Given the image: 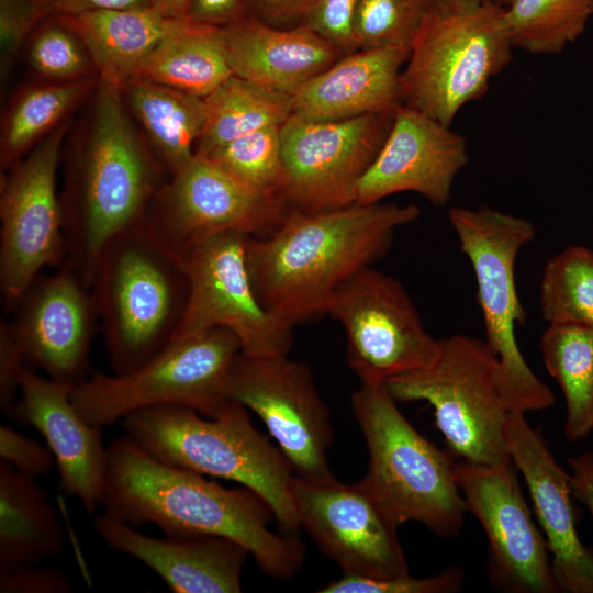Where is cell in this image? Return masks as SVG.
Listing matches in <instances>:
<instances>
[{"mask_svg":"<svg viewBox=\"0 0 593 593\" xmlns=\"http://www.w3.org/2000/svg\"><path fill=\"white\" fill-rule=\"evenodd\" d=\"M102 505L133 526L154 524L168 537L231 539L278 580L291 579L304 563L305 546L268 528L275 514L257 493L245 486L227 489L163 462L126 435L108 446Z\"/></svg>","mask_w":593,"mask_h":593,"instance_id":"6da1fadb","label":"cell"},{"mask_svg":"<svg viewBox=\"0 0 593 593\" xmlns=\"http://www.w3.org/2000/svg\"><path fill=\"white\" fill-rule=\"evenodd\" d=\"M90 101L67 150L59 194L63 266L89 289L105 246L145 221L170 177L136 128L120 90L99 79Z\"/></svg>","mask_w":593,"mask_h":593,"instance_id":"7a4b0ae2","label":"cell"},{"mask_svg":"<svg viewBox=\"0 0 593 593\" xmlns=\"http://www.w3.org/2000/svg\"><path fill=\"white\" fill-rule=\"evenodd\" d=\"M419 214L415 204L382 201L290 209L269 235L249 237L247 266L258 300L293 327L325 314L336 290L382 258L395 231Z\"/></svg>","mask_w":593,"mask_h":593,"instance_id":"3957f363","label":"cell"},{"mask_svg":"<svg viewBox=\"0 0 593 593\" xmlns=\"http://www.w3.org/2000/svg\"><path fill=\"white\" fill-rule=\"evenodd\" d=\"M126 436L154 458L202 475L227 479L261 496L286 533L301 527L292 496L294 470L232 402L215 417L180 405H159L122 419Z\"/></svg>","mask_w":593,"mask_h":593,"instance_id":"277c9868","label":"cell"},{"mask_svg":"<svg viewBox=\"0 0 593 593\" xmlns=\"http://www.w3.org/2000/svg\"><path fill=\"white\" fill-rule=\"evenodd\" d=\"M113 373L130 372L169 345L182 320V257L143 222L103 249L90 287Z\"/></svg>","mask_w":593,"mask_h":593,"instance_id":"5b68a950","label":"cell"},{"mask_svg":"<svg viewBox=\"0 0 593 593\" xmlns=\"http://www.w3.org/2000/svg\"><path fill=\"white\" fill-rule=\"evenodd\" d=\"M351 410L369 452L361 479L398 524L416 522L440 537L457 536L468 512L455 480L457 458L405 418L384 384L361 383Z\"/></svg>","mask_w":593,"mask_h":593,"instance_id":"8992f818","label":"cell"},{"mask_svg":"<svg viewBox=\"0 0 593 593\" xmlns=\"http://www.w3.org/2000/svg\"><path fill=\"white\" fill-rule=\"evenodd\" d=\"M513 48L504 7L434 0L401 72L402 105L450 125L508 66Z\"/></svg>","mask_w":593,"mask_h":593,"instance_id":"52a82bcc","label":"cell"},{"mask_svg":"<svg viewBox=\"0 0 593 593\" xmlns=\"http://www.w3.org/2000/svg\"><path fill=\"white\" fill-rule=\"evenodd\" d=\"M462 253L477 280V299L485 329V344L497 360V384L512 412L525 414L555 404L551 390L532 371L515 336L525 324L515 264L522 247L536 236L527 219L489 206H454L448 211Z\"/></svg>","mask_w":593,"mask_h":593,"instance_id":"ba28073f","label":"cell"},{"mask_svg":"<svg viewBox=\"0 0 593 593\" xmlns=\"http://www.w3.org/2000/svg\"><path fill=\"white\" fill-rule=\"evenodd\" d=\"M242 351L238 338L216 327L178 338L126 373H93L74 385L71 400L90 424L104 427L153 406L180 405L215 417L233 401L230 369Z\"/></svg>","mask_w":593,"mask_h":593,"instance_id":"9c48e42d","label":"cell"},{"mask_svg":"<svg viewBox=\"0 0 593 593\" xmlns=\"http://www.w3.org/2000/svg\"><path fill=\"white\" fill-rule=\"evenodd\" d=\"M497 360L484 340L457 334L440 339L424 369L384 383L396 402L426 401L448 450L460 460L493 466L510 458L512 412L497 384Z\"/></svg>","mask_w":593,"mask_h":593,"instance_id":"30bf717a","label":"cell"},{"mask_svg":"<svg viewBox=\"0 0 593 593\" xmlns=\"http://www.w3.org/2000/svg\"><path fill=\"white\" fill-rule=\"evenodd\" d=\"M69 125L64 122L1 176L0 291L7 311L43 269L65 261L56 174Z\"/></svg>","mask_w":593,"mask_h":593,"instance_id":"8fae6325","label":"cell"},{"mask_svg":"<svg viewBox=\"0 0 593 593\" xmlns=\"http://www.w3.org/2000/svg\"><path fill=\"white\" fill-rule=\"evenodd\" d=\"M325 314L343 326L347 362L361 383L384 384L437 357L440 339L427 332L402 283L373 266L345 281Z\"/></svg>","mask_w":593,"mask_h":593,"instance_id":"7c38bea8","label":"cell"},{"mask_svg":"<svg viewBox=\"0 0 593 593\" xmlns=\"http://www.w3.org/2000/svg\"><path fill=\"white\" fill-rule=\"evenodd\" d=\"M250 236L223 233L194 245L181 256L189 292L172 340L223 327L238 338L243 353L288 355L293 326L267 311L257 298L246 257Z\"/></svg>","mask_w":593,"mask_h":593,"instance_id":"4fadbf2b","label":"cell"},{"mask_svg":"<svg viewBox=\"0 0 593 593\" xmlns=\"http://www.w3.org/2000/svg\"><path fill=\"white\" fill-rule=\"evenodd\" d=\"M289 206L194 155L155 195L144 223L182 256L194 245L228 232L264 237L282 222Z\"/></svg>","mask_w":593,"mask_h":593,"instance_id":"5bb4252c","label":"cell"},{"mask_svg":"<svg viewBox=\"0 0 593 593\" xmlns=\"http://www.w3.org/2000/svg\"><path fill=\"white\" fill-rule=\"evenodd\" d=\"M226 393L258 415L295 475H333L327 462L333 441L331 413L305 363L288 355L255 356L240 351L230 369Z\"/></svg>","mask_w":593,"mask_h":593,"instance_id":"9a60e30c","label":"cell"},{"mask_svg":"<svg viewBox=\"0 0 593 593\" xmlns=\"http://www.w3.org/2000/svg\"><path fill=\"white\" fill-rule=\"evenodd\" d=\"M393 114L337 121L292 114L280 127V197L289 209L315 212L354 203L356 186L382 147Z\"/></svg>","mask_w":593,"mask_h":593,"instance_id":"2e32d148","label":"cell"},{"mask_svg":"<svg viewBox=\"0 0 593 593\" xmlns=\"http://www.w3.org/2000/svg\"><path fill=\"white\" fill-rule=\"evenodd\" d=\"M292 496L301 527L343 573L380 580L410 575L399 524L362 480L294 474Z\"/></svg>","mask_w":593,"mask_h":593,"instance_id":"e0dca14e","label":"cell"},{"mask_svg":"<svg viewBox=\"0 0 593 593\" xmlns=\"http://www.w3.org/2000/svg\"><path fill=\"white\" fill-rule=\"evenodd\" d=\"M510 458L493 466L457 459L455 480L467 510L489 542L493 589L508 593H557L545 536L535 524Z\"/></svg>","mask_w":593,"mask_h":593,"instance_id":"ac0fdd59","label":"cell"},{"mask_svg":"<svg viewBox=\"0 0 593 593\" xmlns=\"http://www.w3.org/2000/svg\"><path fill=\"white\" fill-rule=\"evenodd\" d=\"M13 311L10 325L27 365L66 383L87 378L99 318L91 290L75 271L61 266L40 275Z\"/></svg>","mask_w":593,"mask_h":593,"instance_id":"d6986e66","label":"cell"},{"mask_svg":"<svg viewBox=\"0 0 593 593\" xmlns=\"http://www.w3.org/2000/svg\"><path fill=\"white\" fill-rule=\"evenodd\" d=\"M467 164L462 135L423 112L400 105L376 159L356 186L354 203H376L395 193L415 192L443 206Z\"/></svg>","mask_w":593,"mask_h":593,"instance_id":"ffe728a7","label":"cell"},{"mask_svg":"<svg viewBox=\"0 0 593 593\" xmlns=\"http://www.w3.org/2000/svg\"><path fill=\"white\" fill-rule=\"evenodd\" d=\"M506 443L544 532L558 592L593 593V548L577 530L569 473L523 413H510Z\"/></svg>","mask_w":593,"mask_h":593,"instance_id":"44dd1931","label":"cell"},{"mask_svg":"<svg viewBox=\"0 0 593 593\" xmlns=\"http://www.w3.org/2000/svg\"><path fill=\"white\" fill-rule=\"evenodd\" d=\"M74 385L25 368L12 417L33 426L44 437L54 456L61 488L92 514L102 505L108 447L102 441V427L88 423L75 407Z\"/></svg>","mask_w":593,"mask_h":593,"instance_id":"7402d4cb","label":"cell"},{"mask_svg":"<svg viewBox=\"0 0 593 593\" xmlns=\"http://www.w3.org/2000/svg\"><path fill=\"white\" fill-rule=\"evenodd\" d=\"M94 529L110 548L156 572L174 593H239L248 550L223 537L155 538L103 512Z\"/></svg>","mask_w":593,"mask_h":593,"instance_id":"603a6c76","label":"cell"},{"mask_svg":"<svg viewBox=\"0 0 593 593\" xmlns=\"http://www.w3.org/2000/svg\"><path fill=\"white\" fill-rule=\"evenodd\" d=\"M223 36L233 75L291 96L346 55L304 24L280 29L253 14Z\"/></svg>","mask_w":593,"mask_h":593,"instance_id":"cb8c5ba5","label":"cell"},{"mask_svg":"<svg viewBox=\"0 0 593 593\" xmlns=\"http://www.w3.org/2000/svg\"><path fill=\"white\" fill-rule=\"evenodd\" d=\"M407 57L398 48L346 54L293 94V114L312 121L393 114L402 105L401 72Z\"/></svg>","mask_w":593,"mask_h":593,"instance_id":"d4e9b609","label":"cell"},{"mask_svg":"<svg viewBox=\"0 0 593 593\" xmlns=\"http://www.w3.org/2000/svg\"><path fill=\"white\" fill-rule=\"evenodd\" d=\"M85 44L99 79L121 90L153 49L187 20L150 5L56 15Z\"/></svg>","mask_w":593,"mask_h":593,"instance_id":"484cf974","label":"cell"},{"mask_svg":"<svg viewBox=\"0 0 593 593\" xmlns=\"http://www.w3.org/2000/svg\"><path fill=\"white\" fill-rule=\"evenodd\" d=\"M147 145L172 176L193 157L206 119L203 98L133 77L120 90Z\"/></svg>","mask_w":593,"mask_h":593,"instance_id":"4316f807","label":"cell"},{"mask_svg":"<svg viewBox=\"0 0 593 593\" xmlns=\"http://www.w3.org/2000/svg\"><path fill=\"white\" fill-rule=\"evenodd\" d=\"M63 525L47 491L35 478L0 461V563H38L59 555Z\"/></svg>","mask_w":593,"mask_h":593,"instance_id":"83f0119b","label":"cell"},{"mask_svg":"<svg viewBox=\"0 0 593 593\" xmlns=\"http://www.w3.org/2000/svg\"><path fill=\"white\" fill-rule=\"evenodd\" d=\"M232 75L223 27L187 19L153 49L134 77L205 98Z\"/></svg>","mask_w":593,"mask_h":593,"instance_id":"f1b7e54d","label":"cell"},{"mask_svg":"<svg viewBox=\"0 0 593 593\" xmlns=\"http://www.w3.org/2000/svg\"><path fill=\"white\" fill-rule=\"evenodd\" d=\"M99 76L71 81H44L18 91L2 115L0 165L8 170L90 98Z\"/></svg>","mask_w":593,"mask_h":593,"instance_id":"f546056e","label":"cell"},{"mask_svg":"<svg viewBox=\"0 0 593 593\" xmlns=\"http://www.w3.org/2000/svg\"><path fill=\"white\" fill-rule=\"evenodd\" d=\"M204 99L205 124L194 154L266 127H280L293 114V96L232 75Z\"/></svg>","mask_w":593,"mask_h":593,"instance_id":"4dcf8cb0","label":"cell"},{"mask_svg":"<svg viewBox=\"0 0 593 593\" xmlns=\"http://www.w3.org/2000/svg\"><path fill=\"white\" fill-rule=\"evenodd\" d=\"M540 351L564 396V435L570 441L582 440L593 432V328L548 324Z\"/></svg>","mask_w":593,"mask_h":593,"instance_id":"1f68e13d","label":"cell"},{"mask_svg":"<svg viewBox=\"0 0 593 593\" xmlns=\"http://www.w3.org/2000/svg\"><path fill=\"white\" fill-rule=\"evenodd\" d=\"M593 15V0H510L505 24L514 48L556 54L574 42Z\"/></svg>","mask_w":593,"mask_h":593,"instance_id":"d6a6232c","label":"cell"},{"mask_svg":"<svg viewBox=\"0 0 593 593\" xmlns=\"http://www.w3.org/2000/svg\"><path fill=\"white\" fill-rule=\"evenodd\" d=\"M540 309L548 324L593 328V250L569 245L546 264Z\"/></svg>","mask_w":593,"mask_h":593,"instance_id":"836d02e7","label":"cell"},{"mask_svg":"<svg viewBox=\"0 0 593 593\" xmlns=\"http://www.w3.org/2000/svg\"><path fill=\"white\" fill-rule=\"evenodd\" d=\"M280 127L255 131L202 157L210 159L251 189L280 197L283 181Z\"/></svg>","mask_w":593,"mask_h":593,"instance_id":"e575fe53","label":"cell"},{"mask_svg":"<svg viewBox=\"0 0 593 593\" xmlns=\"http://www.w3.org/2000/svg\"><path fill=\"white\" fill-rule=\"evenodd\" d=\"M434 0H360L354 19L359 49L398 48L410 54Z\"/></svg>","mask_w":593,"mask_h":593,"instance_id":"d590c367","label":"cell"},{"mask_svg":"<svg viewBox=\"0 0 593 593\" xmlns=\"http://www.w3.org/2000/svg\"><path fill=\"white\" fill-rule=\"evenodd\" d=\"M31 68L45 81L61 82L98 76L82 41L56 15L45 19L26 42Z\"/></svg>","mask_w":593,"mask_h":593,"instance_id":"8d00e7d4","label":"cell"},{"mask_svg":"<svg viewBox=\"0 0 593 593\" xmlns=\"http://www.w3.org/2000/svg\"><path fill=\"white\" fill-rule=\"evenodd\" d=\"M465 571L450 567L426 578L410 575L395 579H371L346 574L327 583L320 593H455L462 589Z\"/></svg>","mask_w":593,"mask_h":593,"instance_id":"74e56055","label":"cell"},{"mask_svg":"<svg viewBox=\"0 0 593 593\" xmlns=\"http://www.w3.org/2000/svg\"><path fill=\"white\" fill-rule=\"evenodd\" d=\"M52 16L44 0H0V68L5 77L34 30Z\"/></svg>","mask_w":593,"mask_h":593,"instance_id":"f35d334b","label":"cell"},{"mask_svg":"<svg viewBox=\"0 0 593 593\" xmlns=\"http://www.w3.org/2000/svg\"><path fill=\"white\" fill-rule=\"evenodd\" d=\"M360 0H314L303 22L344 54L358 51L354 19Z\"/></svg>","mask_w":593,"mask_h":593,"instance_id":"ab89813d","label":"cell"},{"mask_svg":"<svg viewBox=\"0 0 593 593\" xmlns=\"http://www.w3.org/2000/svg\"><path fill=\"white\" fill-rule=\"evenodd\" d=\"M72 584L52 567L0 563V593H69Z\"/></svg>","mask_w":593,"mask_h":593,"instance_id":"60d3db41","label":"cell"},{"mask_svg":"<svg viewBox=\"0 0 593 593\" xmlns=\"http://www.w3.org/2000/svg\"><path fill=\"white\" fill-rule=\"evenodd\" d=\"M0 459L32 478L44 475L55 465L47 446L4 424L0 425Z\"/></svg>","mask_w":593,"mask_h":593,"instance_id":"b9f144b4","label":"cell"},{"mask_svg":"<svg viewBox=\"0 0 593 593\" xmlns=\"http://www.w3.org/2000/svg\"><path fill=\"white\" fill-rule=\"evenodd\" d=\"M26 358L14 336L10 321L0 322V409L13 416L20 394L21 376L27 368Z\"/></svg>","mask_w":593,"mask_h":593,"instance_id":"7bdbcfd3","label":"cell"},{"mask_svg":"<svg viewBox=\"0 0 593 593\" xmlns=\"http://www.w3.org/2000/svg\"><path fill=\"white\" fill-rule=\"evenodd\" d=\"M250 14L249 0H191L188 19L204 25L226 27Z\"/></svg>","mask_w":593,"mask_h":593,"instance_id":"ee69618b","label":"cell"},{"mask_svg":"<svg viewBox=\"0 0 593 593\" xmlns=\"http://www.w3.org/2000/svg\"><path fill=\"white\" fill-rule=\"evenodd\" d=\"M251 14L262 22L288 29L300 25L314 0H249Z\"/></svg>","mask_w":593,"mask_h":593,"instance_id":"f6af8a7d","label":"cell"},{"mask_svg":"<svg viewBox=\"0 0 593 593\" xmlns=\"http://www.w3.org/2000/svg\"><path fill=\"white\" fill-rule=\"evenodd\" d=\"M567 461L572 495L585 505L593 517V451L569 457Z\"/></svg>","mask_w":593,"mask_h":593,"instance_id":"bcb514c9","label":"cell"},{"mask_svg":"<svg viewBox=\"0 0 593 593\" xmlns=\"http://www.w3.org/2000/svg\"><path fill=\"white\" fill-rule=\"evenodd\" d=\"M52 15H77L91 11L148 7L149 0H44Z\"/></svg>","mask_w":593,"mask_h":593,"instance_id":"7dc6e473","label":"cell"},{"mask_svg":"<svg viewBox=\"0 0 593 593\" xmlns=\"http://www.w3.org/2000/svg\"><path fill=\"white\" fill-rule=\"evenodd\" d=\"M191 0H149V5L171 19H188Z\"/></svg>","mask_w":593,"mask_h":593,"instance_id":"c3c4849f","label":"cell"},{"mask_svg":"<svg viewBox=\"0 0 593 593\" xmlns=\"http://www.w3.org/2000/svg\"><path fill=\"white\" fill-rule=\"evenodd\" d=\"M501 7H505L510 0H484Z\"/></svg>","mask_w":593,"mask_h":593,"instance_id":"681fc988","label":"cell"}]
</instances>
